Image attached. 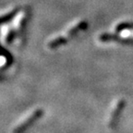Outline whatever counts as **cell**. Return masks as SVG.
I'll return each instance as SVG.
<instances>
[{
	"label": "cell",
	"instance_id": "obj_1",
	"mask_svg": "<svg viewBox=\"0 0 133 133\" xmlns=\"http://www.w3.org/2000/svg\"><path fill=\"white\" fill-rule=\"evenodd\" d=\"M42 115V110L39 108H33L29 111L21 119L17 121L11 129V133H23Z\"/></svg>",
	"mask_w": 133,
	"mask_h": 133
},
{
	"label": "cell",
	"instance_id": "obj_2",
	"mask_svg": "<svg viewBox=\"0 0 133 133\" xmlns=\"http://www.w3.org/2000/svg\"><path fill=\"white\" fill-rule=\"evenodd\" d=\"M120 36L122 38H133V30H124L121 31Z\"/></svg>",
	"mask_w": 133,
	"mask_h": 133
}]
</instances>
